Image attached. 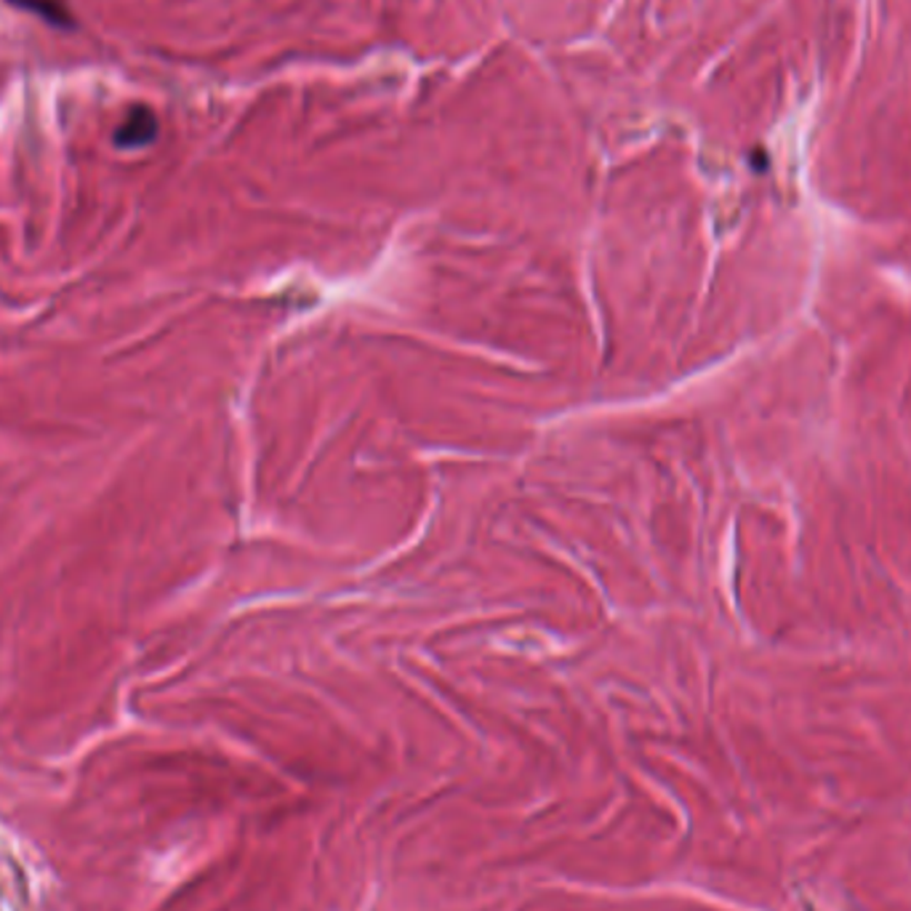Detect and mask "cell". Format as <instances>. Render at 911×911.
<instances>
[{
    "label": "cell",
    "instance_id": "cell-1",
    "mask_svg": "<svg viewBox=\"0 0 911 911\" xmlns=\"http://www.w3.org/2000/svg\"><path fill=\"white\" fill-rule=\"evenodd\" d=\"M158 137V118L150 107L137 104L131 107L129 116H126L120 129L116 131V144L123 147V150H139V147H147L156 142Z\"/></svg>",
    "mask_w": 911,
    "mask_h": 911
},
{
    "label": "cell",
    "instance_id": "cell-2",
    "mask_svg": "<svg viewBox=\"0 0 911 911\" xmlns=\"http://www.w3.org/2000/svg\"><path fill=\"white\" fill-rule=\"evenodd\" d=\"M17 9H24L27 13H36L53 27H76V17L67 9L64 0H9Z\"/></svg>",
    "mask_w": 911,
    "mask_h": 911
}]
</instances>
